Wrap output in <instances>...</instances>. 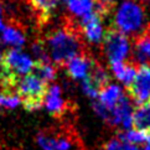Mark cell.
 Instances as JSON below:
<instances>
[{
	"mask_svg": "<svg viewBox=\"0 0 150 150\" xmlns=\"http://www.w3.org/2000/svg\"><path fill=\"white\" fill-rule=\"evenodd\" d=\"M31 73H34L35 76H37L44 82L49 83L56 78L57 69L51 62H37L36 61L34 62V67H33Z\"/></svg>",
	"mask_w": 150,
	"mask_h": 150,
	"instance_id": "obj_17",
	"label": "cell"
},
{
	"mask_svg": "<svg viewBox=\"0 0 150 150\" xmlns=\"http://www.w3.org/2000/svg\"><path fill=\"white\" fill-rule=\"evenodd\" d=\"M109 84V74L97 61H94L87 77L82 79V89L89 98H98L100 91Z\"/></svg>",
	"mask_w": 150,
	"mask_h": 150,
	"instance_id": "obj_7",
	"label": "cell"
},
{
	"mask_svg": "<svg viewBox=\"0 0 150 150\" xmlns=\"http://www.w3.org/2000/svg\"><path fill=\"white\" fill-rule=\"evenodd\" d=\"M133 127L135 130L150 133V99L139 104L133 112Z\"/></svg>",
	"mask_w": 150,
	"mask_h": 150,
	"instance_id": "obj_15",
	"label": "cell"
},
{
	"mask_svg": "<svg viewBox=\"0 0 150 150\" xmlns=\"http://www.w3.org/2000/svg\"><path fill=\"white\" fill-rule=\"evenodd\" d=\"M82 37L79 24L74 23L72 18H65L61 25L52 29L41 42L52 62L56 66L63 67L72 57L86 51Z\"/></svg>",
	"mask_w": 150,
	"mask_h": 150,
	"instance_id": "obj_1",
	"label": "cell"
},
{
	"mask_svg": "<svg viewBox=\"0 0 150 150\" xmlns=\"http://www.w3.org/2000/svg\"><path fill=\"white\" fill-rule=\"evenodd\" d=\"M124 96L123 93V89L119 86L115 84H108L107 87H104L100 91V93L98 96V100L103 105H105L107 108L112 109L113 107L119 102V99Z\"/></svg>",
	"mask_w": 150,
	"mask_h": 150,
	"instance_id": "obj_16",
	"label": "cell"
},
{
	"mask_svg": "<svg viewBox=\"0 0 150 150\" xmlns=\"http://www.w3.org/2000/svg\"><path fill=\"white\" fill-rule=\"evenodd\" d=\"M65 1H72V0H65Z\"/></svg>",
	"mask_w": 150,
	"mask_h": 150,
	"instance_id": "obj_28",
	"label": "cell"
},
{
	"mask_svg": "<svg viewBox=\"0 0 150 150\" xmlns=\"http://www.w3.org/2000/svg\"><path fill=\"white\" fill-rule=\"evenodd\" d=\"M44 104L47 112L55 118H62L69 109V103L62 98V91L60 86L53 84L49 87Z\"/></svg>",
	"mask_w": 150,
	"mask_h": 150,
	"instance_id": "obj_11",
	"label": "cell"
},
{
	"mask_svg": "<svg viewBox=\"0 0 150 150\" xmlns=\"http://www.w3.org/2000/svg\"><path fill=\"white\" fill-rule=\"evenodd\" d=\"M94 61H96L94 58L91 57V55L87 51H84L79 53V55L72 57L69 61H67L63 68L66 69L67 74L72 79H84L89 73Z\"/></svg>",
	"mask_w": 150,
	"mask_h": 150,
	"instance_id": "obj_9",
	"label": "cell"
},
{
	"mask_svg": "<svg viewBox=\"0 0 150 150\" xmlns=\"http://www.w3.org/2000/svg\"><path fill=\"white\" fill-rule=\"evenodd\" d=\"M118 139L124 143L132 144V145H137V144H143L148 140V135L143 132L139 130H124L118 133Z\"/></svg>",
	"mask_w": 150,
	"mask_h": 150,
	"instance_id": "obj_19",
	"label": "cell"
},
{
	"mask_svg": "<svg viewBox=\"0 0 150 150\" xmlns=\"http://www.w3.org/2000/svg\"><path fill=\"white\" fill-rule=\"evenodd\" d=\"M1 58H3V56H1V52H0V62H1Z\"/></svg>",
	"mask_w": 150,
	"mask_h": 150,
	"instance_id": "obj_26",
	"label": "cell"
},
{
	"mask_svg": "<svg viewBox=\"0 0 150 150\" xmlns=\"http://www.w3.org/2000/svg\"><path fill=\"white\" fill-rule=\"evenodd\" d=\"M103 19L104 18L97 11L91 13L81 19V23H79L81 33L91 44H102L103 42L105 34Z\"/></svg>",
	"mask_w": 150,
	"mask_h": 150,
	"instance_id": "obj_8",
	"label": "cell"
},
{
	"mask_svg": "<svg viewBox=\"0 0 150 150\" xmlns=\"http://www.w3.org/2000/svg\"><path fill=\"white\" fill-rule=\"evenodd\" d=\"M1 40L6 45L20 47V46H23L26 41L25 31L19 23L11 20V21H9L6 26H4Z\"/></svg>",
	"mask_w": 150,
	"mask_h": 150,
	"instance_id": "obj_12",
	"label": "cell"
},
{
	"mask_svg": "<svg viewBox=\"0 0 150 150\" xmlns=\"http://www.w3.org/2000/svg\"><path fill=\"white\" fill-rule=\"evenodd\" d=\"M99 1L107 5H114V0H99Z\"/></svg>",
	"mask_w": 150,
	"mask_h": 150,
	"instance_id": "obj_22",
	"label": "cell"
},
{
	"mask_svg": "<svg viewBox=\"0 0 150 150\" xmlns=\"http://www.w3.org/2000/svg\"><path fill=\"white\" fill-rule=\"evenodd\" d=\"M3 14V5H1V1H0V16H1Z\"/></svg>",
	"mask_w": 150,
	"mask_h": 150,
	"instance_id": "obj_24",
	"label": "cell"
},
{
	"mask_svg": "<svg viewBox=\"0 0 150 150\" xmlns=\"http://www.w3.org/2000/svg\"><path fill=\"white\" fill-rule=\"evenodd\" d=\"M127 94L138 104L150 99V65H140L138 67L133 83L127 87Z\"/></svg>",
	"mask_w": 150,
	"mask_h": 150,
	"instance_id": "obj_6",
	"label": "cell"
},
{
	"mask_svg": "<svg viewBox=\"0 0 150 150\" xmlns=\"http://www.w3.org/2000/svg\"><path fill=\"white\" fill-rule=\"evenodd\" d=\"M144 150H150V134L148 135V140H146V144H145V149Z\"/></svg>",
	"mask_w": 150,
	"mask_h": 150,
	"instance_id": "obj_23",
	"label": "cell"
},
{
	"mask_svg": "<svg viewBox=\"0 0 150 150\" xmlns=\"http://www.w3.org/2000/svg\"><path fill=\"white\" fill-rule=\"evenodd\" d=\"M145 3L143 0H123L114 14L112 28L123 35L137 37L145 29Z\"/></svg>",
	"mask_w": 150,
	"mask_h": 150,
	"instance_id": "obj_2",
	"label": "cell"
},
{
	"mask_svg": "<svg viewBox=\"0 0 150 150\" xmlns=\"http://www.w3.org/2000/svg\"><path fill=\"white\" fill-rule=\"evenodd\" d=\"M58 1L60 0H28L30 8L36 14L40 25H44L50 20L52 13L57 8Z\"/></svg>",
	"mask_w": 150,
	"mask_h": 150,
	"instance_id": "obj_13",
	"label": "cell"
},
{
	"mask_svg": "<svg viewBox=\"0 0 150 150\" xmlns=\"http://www.w3.org/2000/svg\"><path fill=\"white\" fill-rule=\"evenodd\" d=\"M94 6L96 0H72V1H68V10L81 19L86 15L93 13Z\"/></svg>",
	"mask_w": 150,
	"mask_h": 150,
	"instance_id": "obj_18",
	"label": "cell"
},
{
	"mask_svg": "<svg viewBox=\"0 0 150 150\" xmlns=\"http://www.w3.org/2000/svg\"><path fill=\"white\" fill-rule=\"evenodd\" d=\"M76 140H78L77 135L69 129L44 130L37 135V144L42 150H71Z\"/></svg>",
	"mask_w": 150,
	"mask_h": 150,
	"instance_id": "obj_5",
	"label": "cell"
},
{
	"mask_svg": "<svg viewBox=\"0 0 150 150\" xmlns=\"http://www.w3.org/2000/svg\"><path fill=\"white\" fill-rule=\"evenodd\" d=\"M1 29H4V26H3V21H1V19H0V30Z\"/></svg>",
	"mask_w": 150,
	"mask_h": 150,
	"instance_id": "obj_25",
	"label": "cell"
},
{
	"mask_svg": "<svg viewBox=\"0 0 150 150\" xmlns=\"http://www.w3.org/2000/svg\"><path fill=\"white\" fill-rule=\"evenodd\" d=\"M103 46H104L105 56L109 60V63L124 62L130 51V45L129 41H128V37L113 28L105 30Z\"/></svg>",
	"mask_w": 150,
	"mask_h": 150,
	"instance_id": "obj_4",
	"label": "cell"
},
{
	"mask_svg": "<svg viewBox=\"0 0 150 150\" xmlns=\"http://www.w3.org/2000/svg\"><path fill=\"white\" fill-rule=\"evenodd\" d=\"M102 150H140V149L137 145H132V144L119 140L118 138H114L105 142L103 146H102Z\"/></svg>",
	"mask_w": 150,
	"mask_h": 150,
	"instance_id": "obj_21",
	"label": "cell"
},
{
	"mask_svg": "<svg viewBox=\"0 0 150 150\" xmlns=\"http://www.w3.org/2000/svg\"><path fill=\"white\" fill-rule=\"evenodd\" d=\"M20 98L15 92H4L0 94V108L14 109L20 104Z\"/></svg>",
	"mask_w": 150,
	"mask_h": 150,
	"instance_id": "obj_20",
	"label": "cell"
},
{
	"mask_svg": "<svg viewBox=\"0 0 150 150\" xmlns=\"http://www.w3.org/2000/svg\"><path fill=\"white\" fill-rule=\"evenodd\" d=\"M143 1H144V3H145V1H148V3H150V0H143Z\"/></svg>",
	"mask_w": 150,
	"mask_h": 150,
	"instance_id": "obj_27",
	"label": "cell"
},
{
	"mask_svg": "<svg viewBox=\"0 0 150 150\" xmlns=\"http://www.w3.org/2000/svg\"><path fill=\"white\" fill-rule=\"evenodd\" d=\"M110 125L122 127L129 130L133 125V107L130 103V98L124 94L119 99V102L110 110Z\"/></svg>",
	"mask_w": 150,
	"mask_h": 150,
	"instance_id": "obj_10",
	"label": "cell"
},
{
	"mask_svg": "<svg viewBox=\"0 0 150 150\" xmlns=\"http://www.w3.org/2000/svg\"><path fill=\"white\" fill-rule=\"evenodd\" d=\"M139 65L135 62H117V63H110L112 72L114 73V76L119 79V81L125 86L129 87L133 83L134 78L137 76Z\"/></svg>",
	"mask_w": 150,
	"mask_h": 150,
	"instance_id": "obj_14",
	"label": "cell"
},
{
	"mask_svg": "<svg viewBox=\"0 0 150 150\" xmlns=\"http://www.w3.org/2000/svg\"><path fill=\"white\" fill-rule=\"evenodd\" d=\"M47 89V83L30 72L19 81L16 86V94L19 96L24 108L29 112H34L44 105Z\"/></svg>",
	"mask_w": 150,
	"mask_h": 150,
	"instance_id": "obj_3",
	"label": "cell"
}]
</instances>
